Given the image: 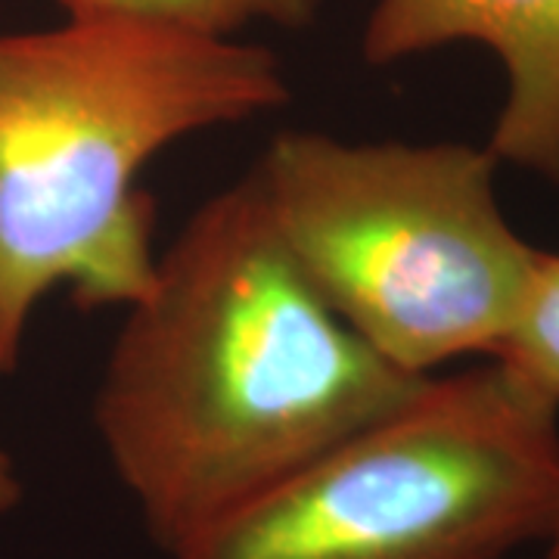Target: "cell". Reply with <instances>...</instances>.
Masks as SVG:
<instances>
[{"label": "cell", "instance_id": "277c9868", "mask_svg": "<svg viewBox=\"0 0 559 559\" xmlns=\"http://www.w3.org/2000/svg\"><path fill=\"white\" fill-rule=\"evenodd\" d=\"M559 525V404L500 360L414 399L168 559H507Z\"/></svg>", "mask_w": 559, "mask_h": 559}, {"label": "cell", "instance_id": "6da1fadb", "mask_svg": "<svg viewBox=\"0 0 559 559\" xmlns=\"http://www.w3.org/2000/svg\"><path fill=\"white\" fill-rule=\"evenodd\" d=\"M423 380L323 301L246 175L190 215L128 305L94 423L150 538L171 554Z\"/></svg>", "mask_w": 559, "mask_h": 559}, {"label": "cell", "instance_id": "5b68a950", "mask_svg": "<svg viewBox=\"0 0 559 559\" xmlns=\"http://www.w3.org/2000/svg\"><path fill=\"white\" fill-rule=\"evenodd\" d=\"M460 40L488 47L507 72L495 159L559 187V0H377L360 53L392 66Z\"/></svg>", "mask_w": 559, "mask_h": 559}, {"label": "cell", "instance_id": "ba28073f", "mask_svg": "<svg viewBox=\"0 0 559 559\" xmlns=\"http://www.w3.org/2000/svg\"><path fill=\"white\" fill-rule=\"evenodd\" d=\"M22 495V481L16 476V466H13V460L10 454H3L0 451V513H7V510H13L16 507V500Z\"/></svg>", "mask_w": 559, "mask_h": 559}, {"label": "cell", "instance_id": "7a4b0ae2", "mask_svg": "<svg viewBox=\"0 0 559 559\" xmlns=\"http://www.w3.org/2000/svg\"><path fill=\"white\" fill-rule=\"evenodd\" d=\"M289 100L274 50L131 20L66 16L0 35V373L38 301L128 308L156 274V202L140 175L165 146Z\"/></svg>", "mask_w": 559, "mask_h": 559}, {"label": "cell", "instance_id": "3957f363", "mask_svg": "<svg viewBox=\"0 0 559 559\" xmlns=\"http://www.w3.org/2000/svg\"><path fill=\"white\" fill-rule=\"evenodd\" d=\"M498 159L466 143H348L283 131L252 168L323 301L395 367L495 358L538 252L503 218Z\"/></svg>", "mask_w": 559, "mask_h": 559}, {"label": "cell", "instance_id": "9c48e42d", "mask_svg": "<svg viewBox=\"0 0 559 559\" xmlns=\"http://www.w3.org/2000/svg\"><path fill=\"white\" fill-rule=\"evenodd\" d=\"M544 559H559V525L557 532L547 538V544H544Z\"/></svg>", "mask_w": 559, "mask_h": 559}, {"label": "cell", "instance_id": "8992f818", "mask_svg": "<svg viewBox=\"0 0 559 559\" xmlns=\"http://www.w3.org/2000/svg\"><path fill=\"white\" fill-rule=\"evenodd\" d=\"M60 7L66 16L131 20L202 38H237L252 22L280 28L311 25L320 0H60Z\"/></svg>", "mask_w": 559, "mask_h": 559}, {"label": "cell", "instance_id": "52a82bcc", "mask_svg": "<svg viewBox=\"0 0 559 559\" xmlns=\"http://www.w3.org/2000/svg\"><path fill=\"white\" fill-rule=\"evenodd\" d=\"M495 360L559 404V255L538 252L516 323Z\"/></svg>", "mask_w": 559, "mask_h": 559}]
</instances>
